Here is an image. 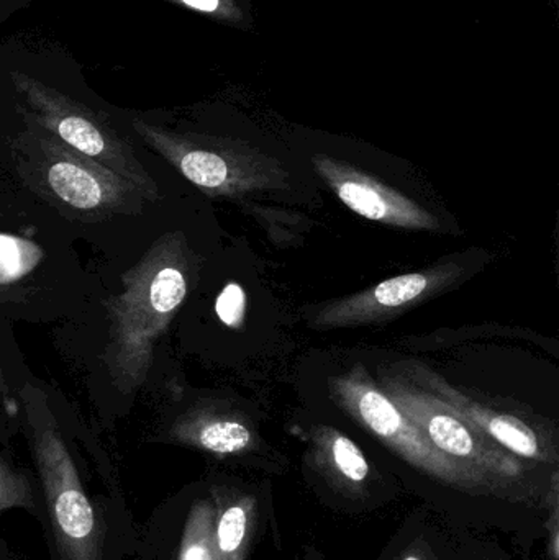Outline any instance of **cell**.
Segmentation results:
<instances>
[{
	"label": "cell",
	"instance_id": "obj_10",
	"mask_svg": "<svg viewBox=\"0 0 559 560\" xmlns=\"http://www.w3.org/2000/svg\"><path fill=\"white\" fill-rule=\"evenodd\" d=\"M171 436L213 454H235L252 443L245 424L209 413L184 415L171 428Z\"/></svg>",
	"mask_w": 559,
	"mask_h": 560
},
{
	"label": "cell",
	"instance_id": "obj_14",
	"mask_svg": "<svg viewBox=\"0 0 559 560\" xmlns=\"http://www.w3.org/2000/svg\"><path fill=\"white\" fill-rule=\"evenodd\" d=\"M12 509H35V493L26 476L0 459V512Z\"/></svg>",
	"mask_w": 559,
	"mask_h": 560
},
{
	"label": "cell",
	"instance_id": "obj_7",
	"mask_svg": "<svg viewBox=\"0 0 559 560\" xmlns=\"http://www.w3.org/2000/svg\"><path fill=\"white\" fill-rule=\"evenodd\" d=\"M387 397L420 428L440 453L452 459L456 457L465 460L475 470L504 477L517 476V463L459 418L442 398L430 397L420 390L396 384H391Z\"/></svg>",
	"mask_w": 559,
	"mask_h": 560
},
{
	"label": "cell",
	"instance_id": "obj_15",
	"mask_svg": "<svg viewBox=\"0 0 559 560\" xmlns=\"http://www.w3.org/2000/svg\"><path fill=\"white\" fill-rule=\"evenodd\" d=\"M331 457L335 466L351 482H363L370 472L366 457L350 438L337 434L331 441Z\"/></svg>",
	"mask_w": 559,
	"mask_h": 560
},
{
	"label": "cell",
	"instance_id": "obj_18",
	"mask_svg": "<svg viewBox=\"0 0 559 560\" xmlns=\"http://www.w3.org/2000/svg\"><path fill=\"white\" fill-rule=\"evenodd\" d=\"M9 394V385H7L5 375H3L2 369H0V395L5 397Z\"/></svg>",
	"mask_w": 559,
	"mask_h": 560
},
{
	"label": "cell",
	"instance_id": "obj_16",
	"mask_svg": "<svg viewBox=\"0 0 559 560\" xmlns=\"http://www.w3.org/2000/svg\"><path fill=\"white\" fill-rule=\"evenodd\" d=\"M167 2L202 13L219 22L233 23V25H240L246 19L245 10L240 5L238 0H167Z\"/></svg>",
	"mask_w": 559,
	"mask_h": 560
},
{
	"label": "cell",
	"instance_id": "obj_5",
	"mask_svg": "<svg viewBox=\"0 0 559 560\" xmlns=\"http://www.w3.org/2000/svg\"><path fill=\"white\" fill-rule=\"evenodd\" d=\"M337 392L348 410L414 466L450 483L478 486L485 480L478 470L469 469L435 450L420 428L380 388L364 381L341 378L337 382Z\"/></svg>",
	"mask_w": 559,
	"mask_h": 560
},
{
	"label": "cell",
	"instance_id": "obj_20",
	"mask_svg": "<svg viewBox=\"0 0 559 560\" xmlns=\"http://www.w3.org/2000/svg\"><path fill=\"white\" fill-rule=\"evenodd\" d=\"M2 2H5V0H0V5H2Z\"/></svg>",
	"mask_w": 559,
	"mask_h": 560
},
{
	"label": "cell",
	"instance_id": "obj_4",
	"mask_svg": "<svg viewBox=\"0 0 559 560\" xmlns=\"http://www.w3.org/2000/svg\"><path fill=\"white\" fill-rule=\"evenodd\" d=\"M12 79L28 105L26 120L38 125L75 153L133 184L148 202L160 200L158 184L144 170L133 148L104 117L32 75L13 72Z\"/></svg>",
	"mask_w": 559,
	"mask_h": 560
},
{
	"label": "cell",
	"instance_id": "obj_11",
	"mask_svg": "<svg viewBox=\"0 0 559 560\" xmlns=\"http://www.w3.org/2000/svg\"><path fill=\"white\" fill-rule=\"evenodd\" d=\"M177 560H220L213 541V515L209 503H197L190 512Z\"/></svg>",
	"mask_w": 559,
	"mask_h": 560
},
{
	"label": "cell",
	"instance_id": "obj_6",
	"mask_svg": "<svg viewBox=\"0 0 559 560\" xmlns=\"http://www.w3.org/2000/svg\"><path fill=\"white\" fill-rule=\"evenodd\" d=\"M131 125L144 144L199 189L230 196L252 187L245 156L226 141L202 135L177 133L141 118H135Z\"/></svg>",
	"mask_w": 559,
	"mask_h": 560
},
{
	"label": "cell",
	"instance_id": "obj_9",
	"mask_svg": "<svg viewBox=\"0 0 559 560\" xmlns=\"http://www.w3.org/2000/svg\"><path fill=\"white\" fill-rule=\"evenodd\" d=\"M439 390L445 392L446 405L458 415L459 418L471 424L475 430L482 431V434H488L492 440L498 441L505 450L519 454L528 459H540L541 450L538 443L537 434L517 418L509 417V415L492 413V411L485 410L478 405L469 404L458 397V394L450 390L446 385H436Z\"/></svg>",
	"mask_w": 559,
	"mask_h": 560
},
{
	"label": "cell",
	"instance_id": "obj_17",
	"mask_svg": "<svg viewBox=\"0 0 559 560\" xmlns=\"http://www.w3.org/2000/svg\"><path fill=\"white\" fill-rule=\"evenodd\" d=\"M217 315L230 328H240L245 318L246 295L238 283H229L217 300Z\"/></svg>",
	"mask_w": 559,
	"mask_h": 560
},
{
	"label": "cell",
	"instance_id": "obj_13",
	"mask_svg": "<svg viewBox=\"0 0 559 560\" xmlns=\"http://www.w3.org/2000/svg\"><path fill=\"white\" fill-rule=\"evenodd\" d=\"M248 529V510L245 505L229 506L220 515L217 528L213 529L217 555L220 560H235Z\"/></svg>",
	"mask_w": 559,
	"mask_h": 560
},
{
	"label": "cell",
	"instance_id": "obj_2",
	"mask_svg": "<svg viewBox=\"0 0 559 560\" xmlns=\"http://www.w3.org/2000/svg\"><path fill=\"white\" fill-rule=\"evenodd\" d=\"M25 121L26 130L12 144L13 161L22 183L39 199L78 222L141 213L148 200L133 184Z\"/></svg>",
	"mask_w": 559,
	"mask_h": 560
},
{
	"label": "cell",
	"instance_id": "obj_12",
	"mask_svg": "<svg viewBox=\"0 0 559 560\" xmlns=\"http://www.w3.org/2000/svg\"><path fill=\"white\" fill-rule=\"evenodd\" d=\"M430 276L406 275L399 278L384 280L364 296V312H374L376 308H397L412 300L419 299L429 289Z\"/></svg>",
	"mask_w": 559,
	"mask_h": 560
},
{
	"label": "cell",
	"instance_id": "obj_3",
	"mask_svg": "<svg viewBox=\"0 0 559 560\" xmlns=\"http://www.w3.org/2000/svg\"><path fill=\"white\" fill-rule=\"evenodd\" d=\"M33 456L42 477L59 560H101V533L74 460L39 388L20 392Z\"/></svg>",
	"mask_w": 559,
	"mask_h": 560
},
{
	"label": "cell",
	"instance_id": "obj_8",
	"mask_svg": "<svg viewBox=\"0 0 559 560\" xmlns=\"http://www.w3.org/2000/svg\"><path fill=\"white\" fill-rule=\"evenodd\" d=\"M314 166L338 199L363 219L410 230H435L439 226L432 213L419 203L354 167L322 154L314 158Z\"/></svg>",
	"mask_w": 559,
	"mask_h": 560
},
{
	"label": "cell",
	"instance_id": "obj_1",
	"mask_svg": "<svg viewBox=\"0 0 559 560\" xmlns=\"http://www.w3.org/2000/svg\"><path fill=\"white\" fill-rule=\"evenodd\" d=\"M187 268L183 236L167 233L125 272L124 290L108 302L112 323L104 361L121 394H137L147 381L156 342L186 300Z\"/></svg>",
	"mask_w": 559,
	"mask_h": 560
},
{
	"label": "cell",
	"instance_id": "obj_19",
	"mask_svg": "<svg viewBox=\"0 0 559 560\" xmlns=\"http://www.w3.org/2000/svg\"><path fill=\"white\" fill-rule=\"evenodd\" d=\"M404 560H420L419 558H414V556H409V558H406Z\"/></svg>",
	"mask_w": 559,
	"mask_h": 560
}]
</instances>
